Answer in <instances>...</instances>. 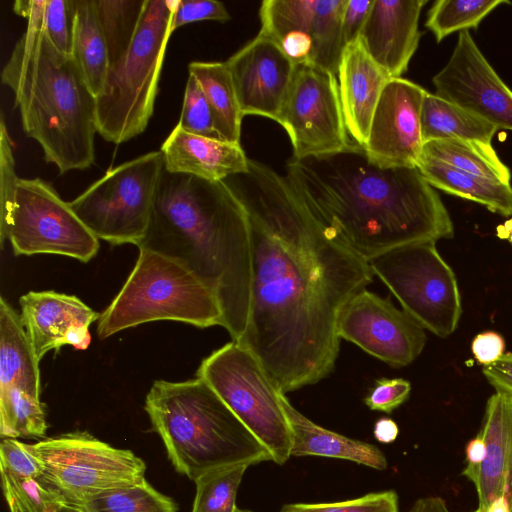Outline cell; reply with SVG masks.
I'll use <instances>...</instances> for the list:
<instances>
[{
    "label": "cell",
    "instance_id": "31",
    "mask_svg": "<svg viewBox=\"0 0 512 512\" xmlns=\"http://www.w3.org/2000/svg\"><path fill=\"white\" fill-rule=\"evenodd\" d=\"M347 0H317L310 37L312 49L309 61L337 76L344 49L342 14Z\"/></svg>",
    "mask_w": 512,
    "mask_h": 512
},
{
    "label": "cell",
    "instance_id": "26",
    "mask_svg": "<svg viewBox=\"0 0 512 512\" xmlns=\"http://www.w3.org/2000/svg\"><path fill=\"white\" fill-rule=\"evenodd\" d=\"M188 70L189 75L198 81L208 101L217 138L240 144L244 115L226 63L193 61L189 63Z\"/></svg>",
    "mask_w": 512,
    "mask_h": 512
},
{
    "label": "cell",
    "instance_id": "15",
    "mask_svg": "<svg viewBox=\"0 0 512 512\" xmlns=\"http://www.w3.org/2000/svg\"><path fill=\"white\" fill-rule=\"evenodd\" d=\"M435 94L512 131V90L499 77L468 30L459 32L446 65L432 78Z\"/></svg>",
    "mask_w": 512,
    "mask_h": 512
},
{
    "label": "cell",
    "instance_id": "43",
    "mask_svg": "<svg viewBox=\"0 0 512 512\" xmlns=\"http://www.w3.org/2000/svg\"><path fill=\"white\" fill-rule=\"evenodd\" d=\"M230 19V14L225 5L215 0H178L172 21L171 32L180 26L201 21L215 20L225 22Z\"/></svg>",
    "mask_w": 512,
    "mask_h": 512
},
{
    "label": "cell",
    "instance_id": "25",
    "mask_svg": "<svg viewBox=\"0 0 512 512\" xmlns=\"http://www.w3.org/2000/svg\"><path fill=\"white\" fill-rule=\"evenodd\" d=\"M417 168L434 188L484 205L493 213L512 216V186L461 171L443 162L421 156Z\"/></svg>",
    "mask_w": 512,
    "mask_h": 512
},
{
    "label": "cell",
    "instance_id": "7",
    "mask_svg": "<svg viewBox=\"0 0 512 512\" xmlns=\"http://www.w3.org/2000/svg\"><path fill=\"white\" fill-rule=\"evenodd\" d=\"M177 4L178 0H146L131 46L110 65L96 97L97 132L106 141L118 145L146 129Z\"/></svg>",
    "mask_w": 512,
    "mask_h": 512
},
{
    "label": "cell",
    "instance_id": "35",
    "mask_svg": "<svg viewBox=\"0 0 512 512\" xmlns=\"http://www.w3.org/2000/svg\"><path fill=\"white\" fill-rule=\"evenodd\" d=\"M79 507L86 512H177L178 510L170 497L158 492L146 479L137 484L103 492Z\"/></svg>",
    "mask_w": 512,
    "mask_h": 512
},
{
    "label": "cell",
    "instance_id": "23",
    "mask_svg": "<svg viewBox=\"0 0 512 512\" xmlns=\"http://www.w3.org/2000/svg\"><path fill=\"white\" fill-rule=\"evenodd\" d=\"M280 402L291 429V456L338 458L377 470L387 468L386 457L376 446L345 437L315 424L292 406L284 393L280 394Z\"/></svg>",
    "mask_w": 512,
    "mask_h": 512
},
{
    "label": "cell",
    "instance_id": "37",
    "mask_svg": "<svg viewBox=\"0 0 512 512\" xmlns=\"http://www.w3.org/2000/svg\"><path fill=\"white\" fill-rule=\"evenodd\" d=\"M246 464L210 470L196 480V495L191 512H235L236 495L247 469Z\"/></svg>",
    "mask_w": 512,
    "mask_h": 512
},
{
    "label": "cell",
    "instance_id": "19",
    "mask_svg": "<svg viewBox=\"0 0 512 512\" xmlns=\"http://www.w3.org/2000/svg\"><path fill=\"white\" fill-rule=\"evenodd\" d=\"M427 0H373L359 39L390 78L401 77L416 52L421 11Z\"/></svg>",
    "mask_w": 512,
    "mask_h": 512
},
{
    "label": "cell",
    "instance_id": "13",
    "mask_svg": "<svg viewBox=\"0 0 512 512\" xmlns=\"http://www.w3.org/2000/svg\"><path fill=\"white\" fill-rule=\"evenodd\" d=\"M278 123L290 138L294 159L334 154L352 142L336 75L311 62L297 66Z\"/></svg>",
    "mask_w": 512,
    "mask_h": 512
},
{
    "label": "cell",
    "instance_id": "49",
    "mask_svg": "<svg viewBox=\"0 0 512 512\" xmlns=\"http://www.w3.org/2000/svg\"><path fill=\"white\" fill-rule=\"evenodd\" d=\"M409 512H450V510L442 497L427 496L418 499Z\"/></svg>",
    "mask_w": 512,
    "mask_h": 512
},
{
    "label": "cell",
    "instance_id": "6",
    "mask_svg": "<svg viewBox=\"0 0 512 512\" xmlns=\"http://www.w3.org/2000/svg\"><path fill=\"white\" fill-rule=\"evenodd\" d=\"M172 320L207 328L222 326L216 295L181 262L139 248L138 259L124 285L98 319L106 339L140 324Z\"/></svg>",
    "mask_w": 512,
    "mask_h": 512
},
{
    "label": "cell",
    "instance_id": "42",
    "mask_svg": "<svg viewBox=\"0 0 512 512\" xmlns=\"http://www.w3.org/2000/svg\"><path fill=\"white\" fill-rule=\"evenodd\" d=\"M411 384L402 378H380L365 397V404L374 411L391 413L409 397Z\"/></svg>",
    "mask_w": 512,
    "mask_h": 512
},
{
    "label": "cell",
    "instance_id": "38",
    "mask_svg": "<svg viewBox=\"0 0 512 512\" xmlns=\"http://www.w3.org/2000/svg\"><path fill=\"white\" fill-rule=\"evenodd\" d=\"M317 0H265L259 15V33L280 45L282 39L292 32L310 33Z\"/></svg>",
    "mask_w": 512,
    "mask_h": 512
},
{
    "label": "cell",
    "instance_id": "34",
    "mask_svg": "<svg viewBox=\"0 0 512 512\" xmlns=\"http://www.w3.org/2000/svg\"><path fill=\"white\" fill-rule=\"evenodd\" d=\"M507 0H437L427 13L425 26L437 42L454 33L477 28L481 21Z\"/></svg>",
    "mask_w": 512,
    "mask_h": 512
},
{
    "label": "cell",
    "instance_id": "20",
    "mask_svg": "<svg viewBox=\"0 0 512 512\" xmlns=\"http://www.w3.org/2000/svg\"><path fill=\"white\" fill-rule=\"evenodd\" d=\"M478 435L485 442V459L462 472L475 485L477 509L484 510L500 496L512 508V397L496 392L488 399Z\"/></svg>",
    "mask_w": 512,
    "mask_h": 512
},
{
    "label": "cell",
    "instance_id": "9",
    "mask_svg": "<svg viewBox=\"0 0 512 512\" xmlns=\"http://www.w3.org/2000/svg\"><path fill=\"white\" fill-rule=\"evenodd\" d=\"M368 262L402 309L424 329L439 337L456 330L462 314L457 279L435 242L402 245Z\"/></svg>",
    "mask_w": 512,
    "mask_h": 512
},
{
    "label": "cell",
    "instance_id": "3",
    "mask_svg": "<svg viewBox=\"0 0 512 512\" xmlns=\"http://www.w3.org/2000/svg\"><path fill=\"white\" fill-rule=\"evenodd\" d=\"M138 248L184 264L216 295L232 341L246 330L251 304L252 248L248 214L225 181L165 168Z\"/></svg>",
    "mask_w": 512,
    "mask_h": 512
},
{
    "label": "cell",
    "instance_id": "16",
    "mask_svg": "<svg viewBox=\"0 0 512 512\" xmlns=\"http://www.w3.org/2000/svg\"><path fill=\"white\" fill-rule=\"evenodd\" d=\"M426 92L408 79H389L375 108L364 147L372 161L388 167H417L424 145L421 110Z\"/></svg>",
    "mask_w": 512,
    "mask_h": 512
},
{
    "label": "cell",
    "instance_id": "40",
    "mask_svg": "<svg viewBox=\"0 0 512 512\" xmlns=\"http://www.w3.org/2000/svg\"><path fill=\"white\" fill-rule=\"evenodd\" d=\"M177 125L195 135L217 138L208 101L198 81L191 75L186 83L181 116Z\"/></svg>",
    "mask_w": 512,
    "mask_h": 512
},
{
    "label": "cell",
    "instance_id": "39",
    "mask_svg": "<svg viewBox=\"0 0 512 512\" xmlns=\"http://www.w3.org/2000/svg\"><path fill=\"white\" fill-rule=\"evenodd\" d=\"M279 512H398V496L393 490L328 503H293Z\"/></svg>",
    "mask_w": 512,
    "mask_h": 512
},
{
    "label": "cell",
    "instance_id": "53",
    "mask_svg": "<svg viewBox=\"0 0 512 512\" xmlns=\"http://www.w3.org/2000/svg\"><path fill=\"white\" fill-rule=\"evenodd\" d=\"M235 512H251V511H249V510H243V509H240V508H238V507H237V508L235 509Z\"/></svg>",
    "mask_w": 512,
    "mask_h": 512
},
{
    "label": "cell",
    "instance_id": "50",
    "mask_svg": "<svg viewBox=\"0 0 512 512\" xmlns=\"http://www.w3.org/2000/svg\"><path fill=\"white\" fill-rule=\"evenodd\" d=\"M486 456V446L484 440L477 434L466 446L467 466H478L483 462Z\"/></svg>",
    "mask_w": 512,
    "mask_h": 512
},
{
    "label": "cell",
    "instance_id": "14",
    "mask_svg": "<svg viewBox=\"0 0 512 512\" xmlns=\"http://www.w3.org/2000/svg\"><path fill=\"white\" fill-rule=\"evenodd\" d=\"M336 329L340 339L394 368L412 363L426 343L424 328L416 320L389 298L366 289L342 308Z\"/></svg>",
    "mask_w": 512,
    "mask_h": 512
},
{
    "label": "cell",
    "instance_id": "44",
    "mask_svg": "<svg viewBox=\"0 0 512 512\" xmlns=\"http://www.w3.org/2000/svg\"><path fill=\"white\" fill-rule=\"evenodd\" d=\"M373 0H347L342 14L343 46L356 41L368 18Z\"/></svg>",
    "mask_w": 512,
    "mask_h": 512
},
{
    "label": "cell",
    "instance_id": "33",
    "mask_svg": "<svg viewBox=\"0 0 512 512\" xmlns=\"http://www.w3.org/2000/svg\"><path fill=\"white\" fill-rule=\"evenodd\" d=\"M13 10L27 19L28 26L43 29L58 51L72 55L73 0H17Z\"/></svg>",
    "mask_w": 512,
    "mask_h": 512
},
{
    "label": "cell",
    "instance_id": "10",
    "mask_svg": "<svg viewBox=\"0 0 512 512\" xmlns=\"http://www.w3.org/2000/svg\"><path fill=\"white\" fill-rule=\"evenodd\" d=\"M163 169L161 150L148 152L109 169L69 205L98 239L137 246L146 233Z\"/></svg>",
    "mask_w": 512,
    "mask_h": 512
},
{
    "label": "cell",
    "instance_id": "24",
    "mask_svg": "<svg viewBox=\"0 0 512 512\" xmlns=\"http://www.w3.org/2000/svg\"><path fill=\"white\" fill-rule=\"evenodd\" d=\"M37 358L21 315L0 298V389L18 387L40 398L41 383Z\"/></svg>",
    "mask_w": 512,
    "mask_h": 512
},
{
    "label": "cell",
    "instance_id": "2",
    "mask_svg": "<svg viewBox=\"0 0 512 512\" xmlns=\"http://www.w3.org/2000/svg\"><path fill=\"white\" fill-rule=\"evenodd\" d=\"M286 172L306 207L367 261L454 236L448 210L417 167L379 165L353 141L334 154L291 158Z\"/></svg>",
    "mask_w": 512,
    "mask_h": 512
},
{
    "label": "cell",
    "instance_id": "22",
    "mask_svg": "<svg viewBox=\"0 0 512 512\" xmlns=\"http://www.w3.org/2000/svg\"><path fill=\"white\" fill-rule=\"evenodd\" d=\"M164 168L199 178L221 181L248 171L240 144L186 132L176 125L161 146Z\"/></svg>",
    "mask_w": 512,
    "mask_h": 512
},
{
    "label": "cell",
    "instance_id": "17",
    "mask_svg": "<svg viewBox=\"0 0 512 512\" xmlns=\"http://www.w3.org/2000/svg\"><path fill=\"white\" fill-rule=\"evenodd\" d=\"M225 63L243 115H259L278 122L298 65L278 43L261 33Z\"/></svg>",
    "mask_w": 512,
    "mask_h": 512
},
{
    "label": "cell",
    "instance_id": "12",
    "mask_svg": "<svg viewBox=\"0 0 512 512\" xmlns=\"http://www.w3.org/2000/svg\"><path fill=\"white\" fill-rule=\"evenodd\" d=\"M32 446L44 477L69 504L79 506L103 492L145 480L146 465L141 458L87 432L50 437Z\"/></svg>",
    "mask_w": 512,
    "mask_h": 512
},
{
    "label": "cell",
    "instance_id": "45",
    "mask_svg": "<svg viewBox=\"0 0 512 512\" xmlns=\"http://www.w3.org/2000/svg\"><path fill=\"white\" fill-rule=\"evenodd\" d=\"M503 337L493 331L478 334L472 341L471 350L478 363L487 366L498 360L504 353Z\"/></svg>",
    "mask_w": 512,
    "mask_h": 512
},
{
    "label": "cell",
    "instance_id": "48",
    "mask_svg": "<svg viewBox=\"0 0 512 512\" xmlns=\"http://www.w3.org/2000/svg\"><path fill=\"white\" fill-rule=\"evenodd\" d=\"M399 433L398 426L391 418L383 417L377 420L374 426V436L381 443H391L396 440Z\"/></svg>",
    "mask_w": 512,
    "mask_h": 512
},
{
    "label": "cell",
    "instance_id": "1",
    "mask_svg": "<svg viewBox=\"0 0 512 512\" xmlns=\"http://www.w3.org/2000/svg\"><path fill=\"white\" fill-rule=\"evenodd\" d=\"M225 181L247 211L252 248L249 320L235 342L284 394L315 384L334 368L338 316L373 281L370 264L271 167L249 159Z\"/></svg>",
    "mask_w": 512,
    "mask_h": 512
},
{
    "label": "cell",
    "instance_id": "5",
    "mask_svg": "<svg viewBox=\"0 0 512 512\" xmlns=\"http://www.w3.org/2000/svg\"><path fill=\"white\" fill-rule=\"evenodd\" d=\"M174 468L191 480L223 466L272 460L269 451L201 378L156 380L145 400Z\"/></svg>",
    "mask_w": 512,
    "mask_h": 512
},
{
    "label": "cell",
    "instance_id": "47",
    "mask_svg": "<svg viewBox=\"0 0 512 512\" xmlns=\"http://www.w3.org/2000/svg\"><path fill=\"white\" fill-rule=\"evenodd\" d=\"M280 47L289 59L299 65L309 61L312 49L311 37L305 32H292L282 39Z\"/></svg>",
    "mask_w": 512,
    "mask_h": 512
},
{
    "label": "cell",
    "instance_id": "30",
    "mask_svg": "<svg viewBox=\"0 0 512 512\" xmlns=\"http://www.w3.org/2000/svg\"><path fill=\"white\" fill-rule=\"evenodd\" d=\"M45 406L18 387L0 389V435L2 438H42L47 430Z\"/></svg>",
    "mask_w": 512,
    "mask_h": 512
},
{
    "label": "cell",
    "instance_id": "54",
    "mask_svg": "<svg viewBox=\"0 0 512 512\" xmlns=\"http://www.w3.org/2000/svg\"><path fill=\"white\" fill-rule=\"evenodd\" d=\"M509 242L512 244V233L509 235Z\"/></svg>",
    "mask_w": 512,
    "mask_h": 512
},
{
    "label": "cell",
    "instance_id": "36",
    "mask_svg": "<svg viewBox=\"0 0 512 512\" xmlns=\"http://www.w3.org/2000/svg\"><path fill=\"white\" fill-rule=\"evenodd\" d=\"M2 488L10 512H58L68 504L44 475L19 477L1 472Z\"/></svg>",
    "mask_w": 512,
    "mask_h": 512
},
{
    "label": "cell",
    "instance_id": "21",
    "mask_svg": "<svg viewBox=\"0 0 512 512\" xmlns=\"http://www.w3.org/2000/svg\"><path fill=\"white\" fill-rule=\"evenodd\" d=\"M337 78L347 132L353 142L364 148L380 95L391 78L359 38L344 47Z\"/></svg>",
    "mask_w": 512,
    "mask_h": 512
},
{
    "label": "cell",
    "instance_id": "11",
    "mask_svg": "<svg viewBox=\"0 0 512 512\" xmlns=\"http://www.w3.org/2000/svg\"><path fill=\"white\" fill-rule=\"evenodd\" d=\"M15 255L56 254L89 262L99 239L57 191L40 178L17 181L11 204L0 211V242Z\"/></svg>",
    "mask_w": 512,
    "mask_h": 512
},
{
    "label": "cell",
    "instance_id": "8",
    "mask_svg": "<svg viewBox=\"0 0 512 512\" xmlns=\"http://www.w3.org/2000/svg\"><path fill=\"white\" fill-rule=\"evenodd\" d=\"M196 377L203 379L238 419L284 464L291 456V429L280 402L281 392L262 364L245 347L231 341L206 357Z\"/></svg>",
    "mask_w": 512,
    "mask_h": 512
},
{
    "label": "cell",
    "instance_id": "46",
    "mask_svg": "<svg viewBox=\"0 0 512 512\" xmlns=\"http://www.w3.org/2000/svg\"><path fill=\"white\" fill-rule=\"evenodd\" d=\"M482 372L496 392L512 397V353H505L494 363L484 366Z\"/></svg>",
    "mask_w": 512,
    "mask_h": 512
},
{
    "label": "cell",
    "instance_id": "32",
    "mask_svg": "<svg viewBox=\"0 0 512 512\" xmlns=\"http://www.w3.org/2000/svg\"><path fill=\"white\" fill-rule=\"evenodd\" d=\"M146 0H94L106 41L110 65L128 51L136 34Z\"/></svg>",
    "mask_w": 512,
    "mask_h": 512
},
{
    "label": "cell",
    "instance_id": "28",
    "mask_svg": "<svg viewBox=\"0 0 512 512\" xmlns=\"http://www.w3.org/2000/svg\"><path fill=\"white\" fill-rule=\"evenodd\" d=\"M421 130L424 143L463 139L491 144L498 128L461 106L426 92L421 110Z\"/></svg>",
    "mask_w": 512,
    "mask_h": 512
},
{
    "label": "cell",
    "instance_id": "27",
    "mask_svg": "<svg viewBox=\"0 0 512 512\" xmlns=\"http://www.w3.org/2000/svg\"><path fill=\"white\" fill-rule=\"evenodd\" d=\"M74 1L72 56L90 91L97 97L103 90L110 68L106 41L94 0Z\"/></svg>",
    "mask_w": 512,
    "mask_h": 512
},
{
    "label": "cell",
    "instance_id": "18",
    "mask_svg": "<svg viewBox=\"0 0 512 512\" xmlns=\"http://www.w3.org/2000/svg\"><path fill=\"white\" fill-rule=\"evenodd\" d=\"M21 319L39 360L63 345L86 349L89 327L100 314L74 295L30 291L20 297Z\"/></svg>",
    "mask_w": 512,
    "mask_h": 512
},
{
    "label": "cell",
    "instance_id": "4",
    "mask_svg": "<svg viewBox=\"0 0 512 512\" xmlns=\"http://www.w3.org/2000/svg\"><path fill=\"white\" fill-rule=\"evenodd\" d=\"M1 80L14 93L23 131L59 174L94 163L96 97L74 57L58 51L43 29L27 25Z\"/></svg>",
    "mask_w": 512,
    "mask_h": 512
},
{
    "label": "cell",
    "instance_id": "29",
    "mask_svg": "<svg viewBox=\"0 0 512 512\" xmlns=\"http://www.w3.org/2000/svg\"><path fill=\"white\" fill-rule=\"evenodd\" d=\"M421 156L505 184L511 181L510 169L491 144L463 139L432 140L424 143Z\"/></svg>",
    "mask_w": 512,
    "mask_h": 512
},
{
    "label": "cell",
    "instance_id": "51",
    "mask_svg": "<svg viewBox=\"0 0 512 512\" xmlns=\"http://www.w3.org/2000/svg\"><path fill=\"white\" fill-rule=\"evenodd\" d=\"M473 512H512V508L504 496L494 499L484 510L476 509Z\"/></svg>",
    "mask_w": 512,
    "mask_h": 512
},
{
    "label": "cell",
    "instance_id": "41",
    "mask_svg": "<svg viewBox=\"0 0 512 512\" xmlns=\"http://www.w3.org/2000/svg\"><path fill=\"white\" fill-rule=\"evenodd\" d=\"M0 468L19 477H39L43 475V465L31 444L3 438L0 444Z\"/></svg>",
    "mask_w": 512,
    "mask_h": 512
},
{
    "label": "cell",
    "instance_id": "52",
    "mask_svg": "<svg viewBox=\"0 0 512 512\" xmlns=\"http://www.w3.org/2000/svg\"><path fill=\"white\" fill-rule=\"evenodd\" d=\"M58 512H86V511L79 506L68 503L65 506H63Z\"/></svg>",
    "mask_w": 512,
    "mask_h": 512
}]
</instances>
